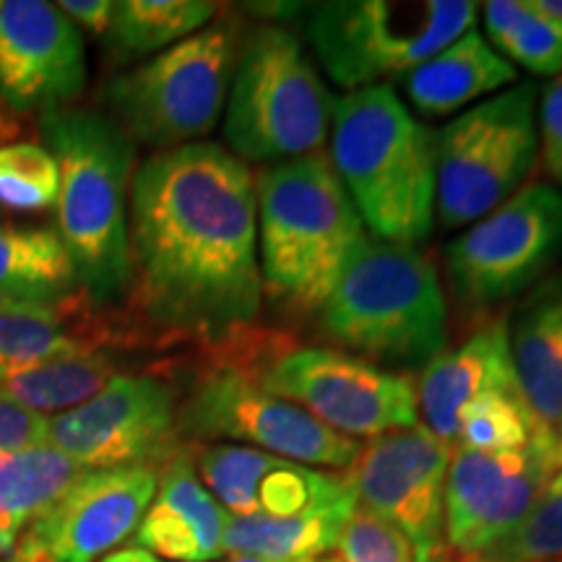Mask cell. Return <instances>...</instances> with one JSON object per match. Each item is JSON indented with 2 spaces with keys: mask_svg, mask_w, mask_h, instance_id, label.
Returning a JSON list of instances; mask_svg holds the SVG:
<instances>
[{
  "mask_svg": "<svg viewBox=\"0 0 562 562\" xmlns=\"http://www.w3.org/2000/svg\"><path fill=\"white\" fill-rule=\"evenodd\" d=\"M83 474L79 463L47 442L30 451L0 456V508L5 518L24 533L26 526L66 495Z\"/></svg>",
  "mask_w": 562,
  "mask_h": 562,
  "instance_id": "28",
  "label": "cell"
},
{
  "mask_svg": "<svg viewBox=\"0 0 562 562\" xmlns=\"http://www.w3.org/2000/svg\"><path fill=\"white\" fill-rule=\"evenodd\" d=\"M331 165L375 240H427L438 199V136L391 87L349 91L336 102Z\"/></svg>",
  "mask_w": 562,
  "mask_h": 562,
  "instance_id": "3",
  "label": "cell"
},
{
  "mask_svg": "<svg viewBox=\"0 0 562 562\" xmlns=\"http://www.w3.org/2000/svg\"><path fill=\"white\" fill-rule=\"evenodd\" d=\"M513 81H516V66L505 60L480 32L469 30L414 68L406 79V91L419 112L440 117Z\"/></svg>",
  "mask_w": 562,
  "mask_h": 562,
  "instance_id": "23",
  "label": "cell"
},
{
  "mask_svg": "<svg viewBox=\"0 0 562 562\" xmlns=\"http://www.w3.org/2000/svg\"><path fill=\"white\" fill-rule=\"evenodd\" d=\"M224 562H279V560H261V558H227ZM286 562H341L339 554H321V558L311 560H286Z\"/></svg>",
  "mask_w": 562,
  "mask_h": 562,
  "instance_id": "40",
  "label": "cell"
},
{
  "mask_svg": "<svg viewBox=\"0 0 562 562\" xmlns=\"http://www.w3.org/2000/svg\"><path fill=\"white\" fill-rule=\"evenodd\" d=\"M463 562H562V474L501 544Z\"/></svg>",
  "mask_w": 562,
  "mask_h": 562,
  "instance_id": "32",
  "label": "cell"
},
{
  "mask_svg": "<svg viewBox=\"0 0 562 562\" xmlns=\"http://www.w3.org/2000/svg\"><path fill=\"white\" fill-rule=\"evenodd\" d=\"M560 252L562 191L531 182L456 237L446 258L456 297L482 311L529 290Z\"/></svg>",
  "mask_w": 562,
  "mask_h": 562,
  "instance_id": "11",
  "label": "cell"
},
{
  "mask_svg": "<svg viewBox=\"0 0 562 562\" xmlns=\"http://www.w3.org/2000/svg\"><path fill=\"white\" fill-rule=\"evenodd\" d=\"M193 469L229 516L286 518L355 487L351 474L318 469L235 442H211L195 453Z\"/></svg>",
  "mask_w": 562,
  "mask_h": 562,
  "instance_id": "18",
  "label": "cell"
},
{
  "mask_svg": "<svg viewBox=\"0 0 562 562\" xmlns=\"http://www.w3.org/2000/svg\"><path fill=\"white\" fill-rule=\"evenodd\" d=\"M87 305L76 294L60 302H0V381L55 357L108 347Z\"/></svg>",
  "mask_w": 562,
  "mask_h": 562,
  "instance_id": "22",
  "label": "cell"
},
{
  "mask_svg": "<svg viewBox=\"0 0 562 562\" xmlns=\"http://www.w3.org/2000/svg\"><path fill=\"white\" fill-rule=\"evenodd\" d=\"M42 146L58 161L55 232L91 305H115L131 290L128 206L136 144L110 115L55 110L40 121Z\"/></svg>",
  "mask_w": 562,
  "mask_h": 562,
  "instance_id": "2",
  "label": "cell"
},
{
  "mask_svg": "<svg viewBox=\"0 0 562 562\" xmlns=\"http://www.w3.org/2000/svg\"><path fill=\"white\" fill-rule=\"evenodd\" d=\"M537 133L539 144H542L544 170L558 186H562V76L542 91Z\"/></svg>",
  "mask_w": 562,
  "mask_h": 562,
  "instance_id": "35",
  "label": "cell"
},
{
  "mask_svg": "<svg viewBox=\"0 0 562 562\" xmlns=\"http://www.w3.org/2000/svg\"><path fill=\"white\" fill-rule=\"evenodd\" d=\"M47 435H50V417L0 398V456L47 446Z\"/></svg>",
  "mask_w": 562,
  "mask_h": 562,
  "instance_id": "34",
  "label": "cell"
},
{
  "mask_svg": "<svg viewBox=\"0 0 562 562\" xmlns=\"http://www.w3.org/2000/svg\"><path fill=\"white\" fill-rule=\"evenodd\" d=\"M178 412L167 381L117 372L87 404L50 417L47 442L83 472L159 469L178 456Z\"/></svg>",
  "mask_w": 562,
  "mask_h": 562,
  "instance_id": "13",
  "label": "cell"
},
{
  "mask_svg": "<svg viewBox=\"0 0 562 562\" xmlns=\"http://www.w3.org/2000/svg\"><path fill=\"white\" fill-rule=\"evenodd\" d=\"M453 448L427 427L385 432L360 448L351 480L362 508L396 526L409 539L417 562H432L448 550L446 482Z\"/></svg>",
  "mask_w": 562,
  "mask_h": 562,
  "instance_id": "15",
  "label": "cell"
},
{
  "mask_svg": "<svg viewBox=\"0 0 562 562\" xmlns=\"http://www.w3.org/2000/svg\"><path fill=\"white\" fill-rule=\"evenodd\" d=\"M178 430L180 438L229 440L328 472H347L362 448L297 404L273 396L235 364L203 372L180 404Z\"/></svg>",
  "mask_w": 562,
  "mask_h": 562,
  "instance_id": "10",
  "label": "cell"
},
{
  "mask_svg": "<svg viewBox=\"0 0 562 562\" xmlns=\"http://www.w3.org/2000/svg\"><path fill=\"white\" fill-rule=\"evenodd\" d=\"M469 0H334L307 19V40L326 74L347 91L412 74L474 30Z\"/></svg>",
  "mask_w": 562,
  "mask_h": 562,
  "instance_id": "7",
  "label": "cell"
},
{
  "mask_svg": "<svg viewBox=\"0 0 562 562\" xmlns=\"http://www.w3.org/2000/svg\"><path fill=\"white\" fill-rule=\"evenodd\" d=\"M539 154L537 89L531 83L490 97L438 133V220L459 229L508 201Z\"/></svg>",
  "mask_w": 562,
  "mask_h": 562,
  "instance_id": "9",
  "label": "cell"
},
{
  "mask_svg": "<svg viewBox=\"0 0 562 562\" xmlns=\"http://www.w3.org/2000/svg\"><path fill=\"white\" fill-rule=\"evenodd\" d=\"M432 562H463L459 554H453V552H446L442 554V558H438V560H432Z\"/></svg>",
  "mask_w": 562,
  "mask_h": 562,
  "instance_id": "41",
  "label": "cell"
},
{
  "mask_svg": "<svg viewBox=\"0 0 562 562\" xmlns=\"http://www.w3.org/2000/svg\"><path fill=\"white\" fill-rule=\"evenodd\" d=\"M0 562H19V560H13V558H5V560H0Z\"/></svg>",
  "mask_w": 562,
  "mask_h": 562,
  "instance_id": "42",
  "label": "cell"
},
{
  "mask_svg": "<svg viewBox=\"0 0 562 562\" xmlns=\"http://www.w3.org/2000/svg\"><path fill=\"white\" fill-rule=\"evenodd\" d=\"M258 383L351 440L381 438L414 427L419 419L417 391L409 378L339 349L286 351L261 372Z\"/></svg>",
  "mask_w": 562,
  "mask_h": 562,
  "instance_id": "12",
  "label": "cell"
},
{
  "mask_svg": "<svg viewBox=\"0 0 562 562\" xmlns=\"http://www.w3.org/2000/svg\"><path fill=\"white\" fill-rule=\"evenodd\" d=\"M518 385L510 362L508 326L503 321L482 326L461 347L442 349L422 372L417 406L427 419V430L456 448L459 417L482 391Z\"/></svg>",
  "mask_w": 562,
  "mask_h": 562,
  "instance_id": "20",
  "label": "cell"
},
{
  "mask_svg": "<svg viewBox=\"0 0 562 562\" xmlns=\"http://www.w3.org/2000/svg\"><path fill=\"white\" fill-rule=\"evenodd\" d=\"M560 472L558 432H537L518 451L456 448L446 482L448 550L459 558L490 552L529 516Z\"/></svg>",
  "mask_w": 562,
  "mask_h": 562,
  "instance_id": "14",
  "label": "cell"
},
{
  "mask_svg": "<svg viewBox=\"0 0 562 562\" xmlns=\"http://www.w3.org/2000/svg\"><path fill=\"white\" fill-rule=\"evenodd\" d=\"M157 469L83 472L37 521L11 558L19 562H100L133 537L154 501Z\"/></svg>",
  "mask_w": 562,
  "mask_h": 562,
  "instance_id": "16",
  "label": "cell"
},
{
  "mask_svg": "<svg viewBox=\"0 0 562 562\" xmlns=\"http://www.w3.org/2000/svg\"><path fill=\"white\" fill-rule=\"evenodd\" d=\"M537 432L547 430L537 425L518 385H501L482 391L467 404L459 417L456 448L484 453L518 451L529 446Z\"/></svg>",
  "mask_w": 562,
  "mask_h": 562,
  "instance_id": "29",
  "label": "cell"
},
{
  "mask_svg": "<svg viewBox=\"0 0 562 562\" xmlns=\"http://www.w3.org/2000/svg\"><path fill=\"white\" fill-rule=\"evenodd\" d=\"M100 562H165V560H159L157 554L140 550V547H128V550L110 552L108 558L100 560Z\"/></svg>",
  "mask_w": 562,
  "mask_h": 562,
  "instance_id": "39",
  "label": "cell"
},
{
  "mask_svg": "<svg viewBox=\"0 0 562 562\" xmlns=\"http://www.w3.org/2000/svg\"><path fill=\"white\" fill-rule=\"evenodd\" d=\"M518 391L547 432L562 427V277L547 279L524 302L508 331Z\"/></svg>",
  "mask_w": 562,
  "mask_h": 562,
  "instance_id": "21",
  "label": "cell"
},
{
  "mask_svg": "<svg viewBox=\"0 0 562 562\" xmlns=\"http://www.w3.org/2000/svg\"><path fill=\"white\" fill-rule=\"evenodd\" d=\"M87 87L81 32L55 3H0V100L13 112L66 110Z\"/></svg>",
  "mask_w": 562,
  "mask_h": 562,
  "instance_id": "17",
  "label": "cell"
},
{
  "mask_svg": "<svg viewBox=\"0 0 562 562\" xmlns=\"http://www.w3.org/2000/svg\"><path fill=\"white\" fill-rule=\"evenodd\" d=\"M336 100L302 42L281 26L252 30L232 74L224 138L237 159L286 161L318 154Z\"/></svg>",
  "mask_w": 562,
  "mask_h": 562,
  "instance_id": "6",
  "label": "cell"
},
{
  "mask_svg": "<svg viewBox=\"0 0 562 562\" xmlns=\"http://www.w3.org/2000/svg\"><path fill=\"white\" fill-rule=\"evenodd\" d=\"M336 550L341 562H417L409 539L362 505L351 513Z\"/></svg>",
  "mask_w": 562,
  "mask_h": 562,
  "instance_id": "33",
  "label": "cell"
},
{
  "mask_svg": "<svg viewBox=\"0 0 562 562\" xmlns=\"http://www.w3.org/2000/svg\"><path fill=\"white\" fill-rule=\"evenodd\" d=\"M323 331L360 360L422 368L446 349L438 269L414 245L364 237L321 307Z\"/></svg>",
  "mask_w": 562,
  "mask_h": 562,
  "instance_id": "5",
  "label": "cell"
},
{
  "mask_svg": "<svg viewBox=\"0 0 562 562\" xmlns=\"http://www.w3.org/2000/svg\"><path fill=\"white\" fill-rule=\"evenodd\" d=\"M117 375L115 357L104 349L55 357L0 381V398L40 412H70L97 396Z\"/></svg>",
  "mask_w": 562,
  "mask_h": 562,
  "instance_id": "26",
  "label": "cell"
},
{
  "mask_svg": "<svg viewBox=\"0 0 562 562\" xmlns=\"http://www.w3.org/2000/svg\"><path fill=\"white\" fill-rule=\"evenodd\" d=\"M560 448H562V427H560ZM562 474V472H560Z\"/></svg>",
  "mask_w": 562,
  "mask_h": 562,
  "instance_id": "43",
  "label": "cell"
},
{
  "mask_svg": "<svg viewBox=\"0 0 562 562\" xmlns=\"http://www.w3.org/2000/svg\"><path fill=\"white\" fill-rule=\"evenodd\" d=\"M360 505L357 487L323 501L313 508L286 518L229 516L224 531V554L261 560H311L331 554L339 547L341 531Z\"/></svg>",
  "mask_w": 562,
  "mask_h": 562,
  "instance_id": "24",
  "label": "cell"
},
{
  "mask_svg": "<svg viewBox=\"0 0 562 562\" xmlns=\"http://www.w3.org/2000/svg\"><path fill=\"white\" fill-rule=\"evenodd\" d=\"M60 170L50 149L34 140L0 146V206L45 211L58 203Z\"/></svg>",
  "mask_w": 562,
  "mask_h": 562,
  "instance_id": "31",
  "label": "cell"
},
{
  "mask_svg": "<svg viewBox=\"0 0 562 562\" xmlns=\"http://www.w3.org/2000/svg\"><path fill=\"white\" fill-rule=\"evenodd\" d=\"M531 11H537L554 30L562 32V0H526Z\"/></svg>",
  "mask_w": 562,
  "mask_h": 562,
  "instance_id": "37",
  "label": "cell"
},
{
  "mask_svg": "<svg viewBox=\"0 0 562 562\" xmlns=\"http://www.w3.org/2000/svg\"><path fill=\"white\" fill-rule=\"evenodd\" d=\"M216 16V5L206 0H121L112 11L110 45L125 58L170 50L193 37Z\"/></svg>",
  "mask_w": 562,
  "mask_h": 562,
  "instance_id": "27",
  "label": "cell"
},
{
  "mask_svg": "<svg viewBox=\"0 0 562 562\" xmlns=\"http://www.w3.org/2000/svg\"><path fill=\"white\" fill-rule=\"evenodd\" d=\"M263 292L284 311L318 313L339 284L364 224L326 154L269 165L256 182Z\"/></svg>",
  "mask_w": 562,
  "mask_h": 562,
  "instance_id": "4",
  "label": "cell"
},
{
  "mask_svg": "<svg viewBox=\"0 0 562 562\" xmlns=\"http://www.w3.org/2000/svg\"><path fill=\"white\" fill-rule=\"evenodd\" d=\"M131 300L170 336L232 339L258 318L256 182L214 140L151 154L131 182Z\"/></svg>",
  "mask_w": 562,
  "mask_h": 562,
  "instance_id": "1",
  "label": "cell"
},
{
  "mask_svg": "<svg viewBox=\"0 0 562 562\" xmlns=\"http://www.w3.org/2000/svg\"><path fill=\"white\" fill-rule=\"evenodd\" d=\"M58 9L74 21L76 30L81 26L94 37H108L115 3H110V0H63Z\"/></svg>",
  "mask_w": 562,
  "mask_h": 562,
  "instance_id": "36",
  "label": "cell"
},
{
  "mask_svg": "<svg viewBox=\"0 0 562 562\" xmlns=\"http://www.w3.org/2000/svg\"><path fill=\"white\" fill-rule=\"evenodd\" d=\"M79 292L55 227L0 222V302H60Z\"/></svg>",
  "mask_w": 562,
  "mask_h": 562,
  "instance_id": "25",
  "label": "cell"
},
{
  "mask_svg": "<svg viewBox=\"0 0 562 562\" xmlns=\"http://www.w3.org/2000/svg\"><path fill=\"white\" fill-rule=\"evenodd\" d=\"M229 21L206 26L102 89L112 121L133 140L167 151L214 131L237 63Z\"/></svg>",
  "mask_w": 562,
  "mask_h": 562,
  "instance_id": "8",
  "label": "cell"
},
{
  "mask_svg": "<svg viewBox=\"0 0 562 562\" xmlns=\"http://www.w3.org/2000/svg\"><path fill=\"white\" fill-rule=\"evenodd\" d=\"M484 26L497 53L539 76H562V32L554 30L526 0H492Z\"/></svg>",
  "mask_w": 562,
  "mask_h": 562,
  "instance_id": "30",
  "label": "cell"
},
{
  "mask_svg": "<svg viewBox=\"0 0 562 562\" xmlns=\"http://www.w3.org/2000/svg\"><path fill=\"white\" fill-rule=\"evenodd\" d=\"M229 513L203 487L188 453L161 467L154 501L140 518L136 547L165 562H214L224 558Z\"/></svg>",
  "mask_w": 562,
  "mask_h": 562,
  "instance_id": "19",
  "label": "cell"
},
{
  "mask_svg": "<svg viewBox=\"0 0 562 562\" xmlns=\"http://www.w3.org/2000/svg\"><path fill=\"white\" fill-rule=\"evenodd\" d=\"M19 537H21V531L9 521V518H5L3 508H0V554L11 558L13 550H16Z\"/></svg>",
  "mask_w": 562,
  "mask_h": 562,
  "instance_id": "38",
  "label": "cell"
}]
</instances>
